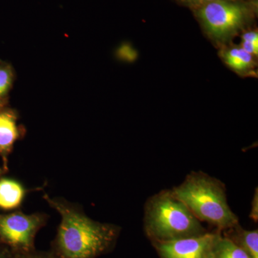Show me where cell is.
Returning <instances> with one entry per match:
<instances>
[{
    "instance_id": "obj_1",
    "label": "cell",
    "mask_w": 258,
    "mask_h": 258,
    "mask_svg": "<svg viewBox=\"0 0 258 258\" xmlns=\"http://www.w3.org/2000/svg\"><path fill=\"white\" fill-rule=\"evenodd\" d=\"M44 200L60 215V225L50 251L57 258H97L114 248L120 227L95 221L82 209L45 194Z\"/></svg>"
},
{
    "instance_id": "obj_2",
    "label": "cell",
    "mask_w": 258,
    "mask_h": 258,
    "mask_svg": "<svg viewBox=\"0 0 258 258\" xmlns=\"http://www.w3.org/2000/svg\"><path fill=\"white\" fill-rule=\"evenodd\" d=\"M171 191L196 218L214 230L222 232L239 222L228 205L225 184L203 171H191Z\"/></svg>"
},
{
    "instance_id": "obj_3",
    "label": "cell",
    "mask_w": 258,
    "mask_h": 258,
    "mask_svg": "<svg viewBox=\"0 0 258 258\" xmlns=\"http://www.w3.org/2000/svg\"><path fill=\"white\" fill-rule=\"evenodd\" d=\"M144 229L152 244L197 237L208 230L171 189H163L148 199Z\"/></svg>"
},
{
    "instance_id": "obj_4",
    "label": "cell",
    "mask_w": 258,
    "mask_h": 258,
    "mask_svg": "<svg viewBox=\"0 0 258 258\" xmlns=\"http://www.w3.org/2000/svg\"><path fill=\"white\" fill-rule=\"evenodd\" d=\"M47 219L43 213L27 215L16 211L0 214V245L9 249L12 254L35 250V237L46 225Z\"/></svg>"
},
{
    "instance_id": "obj_5",
    "label": "cell",
    "mask_w": 258,
    "mask_h": 258,
    "mask_svg": "<svg viewBox=\"0 0 258 258\" xmlns=\"http://www.w3.org/2000/svg\"><path fill=\"white\" fill-rule=\"evenodd\" d=\"M198 15L210 35L225 39L243 25L247 9L239 3L216 0L198 8Z\"/></svg>"
},
{
    "instance_id": "obj_6",
    "label": "cell",
    "mask_w": 258,
    "mask_h": 258,
    "mask_svg": "<svg viewBox=\"0 0 258 258\" xmlns=\"http://www.w3.org/2000/svg\"><path fill=\"white\" fill-rule=\"evenodd\" d=\"M221 236L220 231H208L203 235L152 245L159 258H213L214 249Z\"/></svg>"
},
{
    "instance_id": "obj_7",
    "label": "cell",
    "mask_w": 258,
    "mask_h": 258,
    "mask_svg": "<svg viewBox=\"0 0 258 258\" xmlns=\"http://www.w3.org/2000/svg\"><path fill=\"white\" fill-rule=\"evenodd\" d=\"M20 136L16 113L5 108L0 111V157L3 161V168L6 173L8 171L10 154Z\"/></svg>"
},
{
    "instance_id": "obj_8",
    "label": "cell",
    "mask_w": 258,
    "mask_h": 258,
    "mask_svg": "<svg viewBox=\"0 0 258 258\" xmlns=\"http://www.w3.org/2000/svg\"><path fill=\"white\" fill-rule=\"evenodd\" d=\"M222 235L243 250L249 258H258V230H247L240 223L222 232Z\"/></svg>"
},
{
    "instance_id": "obj_9",
    "label": "cell",
    "mask_w": 258,
    "mask_h": 258,
    "mask_svg": "<svg viewBox=\"0 0 258 258\" xmlns=\"http://www.w3.org/2000/svg\"><path fill=\"white\" fill-rule=\"evenodd\" d=\"M26 193V189L20 181L10 178H0V209L12 210L20 208Z\"/></svg>"
},
{
    "instance_id": "obj_10",
    "label": "cell",
    "mask_w": 258,
    "mask_h": 258,
    "mask_svg": "<svg viewBox=\"0 0 258 258\" xmlns=\"http://www.w3.org/2000/svg\"><path fill=\"white\" fill-rule=\"evenodd\" d=\"M213 258H249L243 250L222 235L214 249Z\"/></svg>"
},
{
    "instance_id": "obj_11",
    "label": "cell",
    "mask_w": 258,
    "mask_h": 258,
    "mask_svg": "<svg viewBox=\"0 0 258 258\" xmlns=\"http://www.w3.org/2000/svg\"><path fill=\"white\" fill-rule=\"evenodd\" d=\"M225 57L227 64L237 71L247 69L252 62V55L242 48H233L229 50Z\"/></svg>"
},
{
    "instance_id": "obj_12",
    "label": "cell",
    "mask_w": 258,
    "mask_h": 258,
    "mask_svg": "<svg viewBox=\"0 0 258 258\" xmlns=\"http://www.w3.org/2000/svg\"><path fill=\"white\" fill-rule=\"evenodd\" d=\"M13 82V72L8 64L0 62V100L9 92Z\"/></svg>"
},
{
    "instance_id": "obj_13",
    "label": "cell",
    "mask_w": 258,
    "mask_h": 258,
    "mask_svg": "<svg viewBox=\"0 0 258 258\" xmlns=\"http://www.w3.org/2000/svg\"><path fill=\"white\" fill-rule=\"evenodd\" d=\"M12 258H57L51 251H38L37 249L28 253L13 254Z\"/></svg>"
},
{
    "instance_id": "obj_14",
    "label": "cell",
    "mask_w": 258,
    "mask_h": 258,
    "mask_svg": "<svg viewBox=\"0 0 258 258\" xmlns=\"http://www.w3.org/2000/svg\"><path fill=\"white\" fill-rule=\"evenodd\" d=\"M249 218L257 223L258 220V190H254L253 199L251 203V210L249 213Z\"/></svg>"
},
{
    "instance_id": "obj_15",
    "label": "cell",
    "mask_w": 258,
    "mask_h": 258,
    "mask_svg": "<svg viewBox=\"0 0 258 258\" xmlns=\"http://www.w3.org/2000/svg\"><path fill=\"white\" fill-rule=\"evenodd\" d=\"M242 40L258 45V34L257 32H247L242 35Z\"/></svg>"
},
{
    "instance_id": "obj_16",
    "label": "cell",
    "mask_w": 258,
    "mask_h": 258,
    "mask_svg": "<svg viewBox=\"0 0 258 258\" xmlns=\"http://www.w3.org/2000/svg\"><path fill=\"white\" fill-rule=\"evenodd\" d=\"M242 49H244L246 52H248L250 55H257L258 45L243 41L242 42Z\"/></svg>"
},
{
    "instance_id": "obj_17",
    "label": "cell",
    "mask_w": 258,
    "mask_h": 258,
    "mask_svg": "<svg viewBox=\"0 0 258 258\" xmlns=\"http://www.w3.org/2000/svg\"><path fill=\"white\" fill-rule=\"evenodd\" d=\"M184 1L194 7L200 8L203 5L211 3V2L216 1V0H184Z\"/></svg>"
},
{
    "instance_id": "obj_18",
    "label": "cell",
    "mask_w": 258,
    "mask_h": 258,
    "mask_svg": "<svg viewBox=\"0 0 258 258\" xmlns=\"http://www.w3.org/2000/svg\"><path fill=\"white\" fill-rule=\"evenodd\" d=\"M12 255L9 249L0 245V258H11Z\"/></svg>"
},
{
    "instance_id": "obj_19",
    "label": "cell",
    "mask_w": 258,
    "mask_h": 258,
    "mask_svg": "<svg viewBox=\"0 0 258 258\" xmlns=\"http://www.w3.org/2000/svg\"><path fill=\"white\" fill-rule=\"evenodd\" d=\"M4 101H3V99L0 100V111L4 109Z\"/></svg>"
},
{
    "instance_id": "obj_20",
    "label": "cell",
    "mask_w": 258,
    "mask_h": 258,
    "mask_svg": "<svg viewBox=\"0 0 258 258\" xmlns=\"http://www.w3.org/2000/svg\"><path fill=\"white\" fill-rule=\"evenodd\" d=\"M6 173V171L4 170V169H3V167H1L0 166V178H1V176L3 175V174H5Z\"/></svg>"
},
{
    "instance_id": "obj_21",
    "label": "cell",
    "mask_w": 258,
    "mask_h": 258,
    "mask_svg": "<svg viewBox=\"0 0 258 258\" xmlns=\"http://www.w3.org/2000/svg\"><path fill=\"white\" fill-rule=\"evenodd\" d=\"M12 258V257H11Z\"/></svg>"
}]
</instances>
